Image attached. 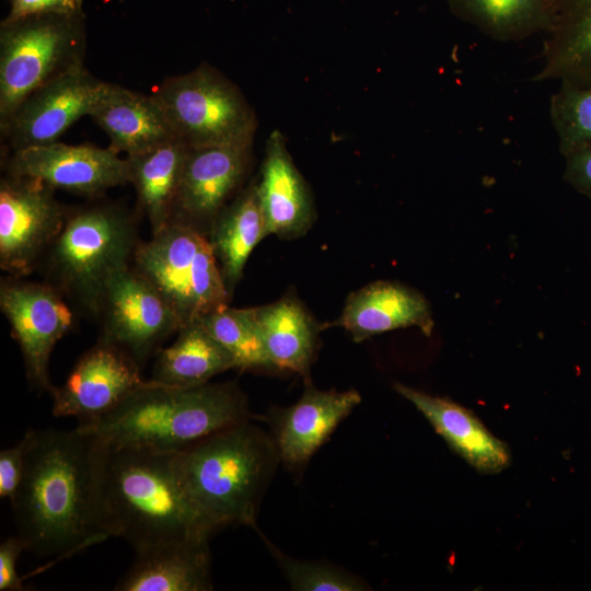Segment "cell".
Wrapping results in <instances>:
<instances>
[{"label":"cell","instance_id":"1","mask_svg":"<svg viewBox=\"0 0 591 591\" xmlns=\"http://www.w3.org/2000/svg\"><path fill=\"white\" fill-rule=\"evenodd\" d=\"M26 433L25 468L11 500L26 551L53 565L112 537L103 499L107 445L79 427Z\"/></svg>","mask_w":591,"mask_h":591},{"label":"cell","instance_id":"2","mask_svg":"<svg viewBox=\"0 0 591 591\" xmlns=\"http://www.w3.org/2000/svg\"><path fill=\"white\" fill-rule=\"evenodd\" d=\"M248 416L246 397L232 382L167 387L150 380L102 418L78 427L108 448L177 453Z\"/></svg>","mask_w":591,"mask_h":591},{"label":"cell","instance_id":"3","mask_svg":"<svg viewBox=\"0 0 591 591\" xmlns=\"http://www.w3.org/2000/svg\"><path fill=\"white\" fill-rule=\"evenodd\" d=\"M175 453L108 448L103 499L113 536L136 554L192 537H209L182 485Z\"/></svg>","mask_w":591,"mask_h":591},{"label":"cell","instance_id":"4","mask_svg":"<svg viewBox=\"0 0 591 591\" xmlns=\"http://www.w3.org/2000/svg\"><path fill=\"white\" fill-rule=\"evenodd\" d=\"M278 457L274 441L248 419L174 454L184 490L210 534L231 524L256 525Z\"/></svg>","mask_w":591,"mask_h":591},{"label":"cell","instance_id":"5","mask_svg":"<svg viewBox=\"0 0 591 591\" xmlns=\"http://www.w3.org/2000/svg\"><path fill=\"white\" fill-rule=\"evenodd\" d=\"M139 243L132 219L117 207L94 205L68 212L44 257L47 283L97 316L108 278L132 265Z\"/></svg>","mask_w":591,"mask_h":591},{"label":"cell","instance_id":"6","mask_svg":"<svg viewBox=\"0 0 591 591\" xmlns=\"http://www.w3.org/2000/svg\"><path fill=\"white\" fill-rule=\"evenodd\" d=\"M132 267L162 296L181 325L229 305L224 285L208 235L171 220L151 240L139 243Z\"/></svg>","mask_w":591,"mask_h":591},{"label":"cell","instance_id":"7","mask_svg":"<svg viewBox=\"0 0 591 591\" xmlns=\"http://www.w3.org/2000/svg\"><path fill=\"white\" fill-rule=\"evenodd\" d=\"M85 16L43 13L0 24V123L36 89L83 65Z\"/></svg>","mask_w":591,"mask_h":591},{"label":"cell","instance_id":"8","mask_svg":"<svg viewBox=\"0 0 591 591\" xmlns=\"http://www.w3.org/2000/svg\"><path fill=\"white\" fill-rule=\"evenodd\" d=\"M189 148L253 142L257 120L241 90L208 63L165 78L152 92Z\"/></svg>","mask_w":591,"mask_h":591},{"label":"cell","instance_id":"9","mask_svg":"<svg viewBox=\"0 0 591 591\" xmlns=\"http://www.w3.org/2000/svg\"><path fill=\"white\" fill-rule=\"evenodd\" d=\"M67 208L42 181L8 174L0 183V267L23 278L39 265L60 233Z\"/></svg>","mask_w":591,"mask_h":591},{"label":"cell","instance_id":"10","mask_svg":"<svg viewBox=\"0 0 591 591\" xmlns=\"http://www.w3.org/2000/svg\"><path fill=\"white\" fill-rule=\"evenodd\" d=\"M97 316L103 321L101 340L123 349L139 366L182 327L171 306L132 265L111 275Z\"/></svg>","mask_w":591,"mask_h":591},{"label":"cell","instance_id":"11","mask_svg":"<svg viewBox=\"0 0 591 591\" xmlns=\"http://www.w3.org/2000/svg\"><path fill=\"white\" fill-rule=\"evenodd\" d=\"M0 308L20 346L27 380L35 389L50 392L51 351L73 325L63 296L47 282L11 277L1 281Z\"/></svg>","mask_w":591,"mask_h":591},{"label":"cell","instance_id":"12","mask_svg":"<svg viewBox=\"0 0 591 591\" xmlns=\"http://www.w3.org/2000/svg\"><path fill=\"white\" fill-rule=\"evenodd\" d=\"M149 384L132 357L100 339L80 357L65 383L53 386V414L92 424Z\"/></svg>","mask_w":591,"mask_h":591},{"label":"cell","instance_id":"13","mask_svg":"<svg viewBox=\"0 0 591 591\" xmlns=\"http://www.w3.org/2000/svg\"><path fill=\"white\" fill-rule=\"evenodd\" d=\"M106 84L84 65L55 78L32 92L0 123L2 138L11 152L58 141L80 117L90 116Z\"/></svg>","mask_w":591,"mask_h":591},{"label":"cell","instance_id":"14","mask_svg":"<svg viewBox=\"0 0 591 591\" xmlns=\"http://www.w3.org/2000/svg\"><path fill=\"white\" fill-rule=\"evenodd\" d=\"M7 173L44 182L54 189L96 197L130 183L126 159L108 148L62 142L34 146L11 152Z\"/></svg>","mask_w":591,"mask_h":591},{"label":"cell","instance_id":"15","mask_svg":"<svg viewBox=\"0 0 591 591\" xmlns=\"http://www.w3.org/2000/svg\"><path fill=\"white\" fill-rule=\"evenodd\" d=\"M252 144L188 147L171 220L190 224L208 235L215 218L246 173Z\"/></svg>","mask_w":591,"mask_h":591},{"label":"cell","instance_id":"16","mask_svg":"<svg viewBox=\"0 0 591 591\" xmlns=\"http://www.w3.org/2000/svg\"><path fill=\"white\" fill-rule=\"evenodd\" d=\"M256 189L267 235L294 239L312 227L315 207L310 187L277 129L267 139Z\"/></svg>","mask_w":591,"mask_h":591},{"label":"cell","instance_id":"17","mask_svg":"<svg viewBox=\"0 0 591 591\" xmlns=\"http://www.w3.org/2000/svg\"><path fill=\"white\" fill-rule=\"evenodd\" d=\"M360 402L356 390L322 391L308 383L301 397L274 418L279 459L292 467L306 463Z\"/></svg>","mask_w":591,"mask_h":591},{"label":"cell","instance_id":"18","mask_svg":"<svg viewBox=\"0 0 591 591\" xmlns=\"http://www.w3.org/2000/svg\"><path fill=\"white\" fill-rule=\"evenodd\" d=\"M334 325L345 328L354 341L405 327H418L430 336L434 322L429 301L418 290L398 281L378 280L347 298Z\"/></svg>","mask_w":591,"mask_h":591},{"label":"cell","instance_id":"19","mask_svg":"<svg viewBox=\"0 0 591 591\" xmlns=\"http://www.w3.org/2000/svg\"><path fill=\"white\" fill-rule=\"evenodd\" d=\"M394 389L476 471L496 474L509 466L511 453L508 445L495 437L473 412L449 398L432 396L402 383H395Z\"/></svg>","mask_w":591,"mask_h":591},{"label":"cell","instance_id":"20","mask_svg":"<svg viewBox=\"0 0 591 591\" xmlns=\"http://www.w3.org/2000/svg\"><path fill=\"white\" fill-rule=\"evenodd\" d=\"M90 116L106 132L109 148L136 154L177 138L153 94L107 82Z\"/></svg>","mask_w":591,"mask_h":591},{"label":"cell","instance_id":"21","mask_svg":"<svg viewBox=\"0 0 591 591\" xmlns=\"http://www.w3.org/2000/svg\"><path fill=\"white\" fill-rule=\"evenodd\" d=\"M209 537H192L142 554L115 584L117 591H208Z\"/></svg>","mask_w":591,"mask_h":591},{"label":"cell","instance_id":"22","mask_svg":"<svg viewBox=\"0 0 591 591\" xmlns=\"http://www.w3.org/2000/svg\"><path fill=\"white\" fill-rule=\"evenodd\" d=\"M545 34L543 65L532 80L591 86V0H555Z\"/></svg>","mask_w":591,"mask_h":591},{"label":"cell","instance_id":"23","mask_svg":"<svg viewBox=\"0 0 591 591\" xmlns=\"http://www.w3.org/2000/svg\"><path fill=\"white\" fill-rule=\"evenodd\" d=\"M251 309L270 367L309 381L317 343V328L309 312L293 298Z\"/></svg>","mask_w":591,"mask_h":591},{"label":"cell","instance_id":"24","mask_svg":"<svg viewBox=\"0 0 591 591\" xmlns=\"http://www.w3.org/2000/svg\"><path fill=\"white\" fill-rule=\"evenodd\" d=\"M188 146L175 138L149 150L127 155L130 183L152 234L171 220Z\"/></svg>","mask_w":591,"mask_h":591},{"label":"cell","instance_id":"25","mask_svg":"<svg viewBox=\"0 0 591 591\" xmlns=\"http://www.w3.org/2000/svg\"><path fill=\"white\" fill-rule=\"evenodd\" d=\"M265 236L267 234L256 184H252L222 208L208 233L231 297L251 253Z\"/></svg>","mask_w":591,"mask_h":591},{"label":"cell","instance_id":"26","mask_svg":"<svg viewBox=\"0 0 591 591\" xmlns=\"http://www.w3.org/2000/svg\"><path fill=\"white\" fill-rule=\"evenodd\" d=\"M175 341L160 349L151 381L167 387H193L215 375L236 369L230 352L199 322L184 325Z\"/></svg>","mask_w":591,"mask_h":591},{"label":"cell","instance_id":"27","mask_svg":"<svg viewBox=\"0 0 591 591\" xmlns=\"http://www.w3.org/2000/svg\"><path fill=\"white\" fill-rule=\"evenodd\" d=\"M451 12L498 42H515L546 33L555 0H447Z\"/></svg>","mask_w":591,"mask_h":591},{"label":"cell","instance_id":"28","mask_svg":"<svg viewBox=\"0 0 591 591\" xmlns=\"http://www.w3.org/2000/svg\"><path fill=\"white\" fill-rule=\"evenodd\" d=\"M197 322L230 352L236 369L271 368L251 308L227 305Z\"/></svg>","mask_w":591,"mask_h":591},{"label":"cell","instance_id":"29","mask_svg":"<svg viewBox=\"0 0 591 591\" xmlns=\"http://www.w3.org/2000/svg\"><path fill=\"white\" fill-rule=\"evenodd\" d=\"M559 83L551 99L549 114L565 157L591 147V86Z\"/></svg>","mask_w":591,"mask_h":591},{"label":"cell","instance_id":"30","mask_svg":"<svg viewBox=\"0 0 591 591\" xmlns=\"http://www.w3.org/2000/svg\"><path fill=\"white\" fill-rule=\"evenodd\" d=\"M270 552L292 590L360 591L367 584L356 576L327 564L291 558L269 544Z\"/></svg>","mask_w":591,"mask_h":591},{"label":"cell","instance_id":"31","mask_svg":"<svg viewBox=\"0 0 591 591\" xmlns=\"http://www.w3.org/2000/svg\"><path fill=\"white\" fill-rule=\"evenodd\" d=\"M28 445L27 433L14 447L0 452V497L14 498L23 477Z\"/></svg>","mask_w":591,"mask_h":591},{"label":"cell","instance_id":"32","mask_svg":"<svg viewBox=\"0 0 591 591\" xmlns=\"http://www.w3.org/2000/svg\"><path fill=\"white\" fill-rule=\"evenodd\" d=\"M43 13H84L83 0H10V11L2 21Z\"/></svg>","mask_w":591,"mask_h":591},{"label":"cell","instance_id":"33","mask_svg":"<svg viewBox=\"0 0 591 591\" xmlns=\"http://www.w3.org/2000/svg\"><path fill=\"white\" fill-rule=\"evenodd\" d=\"M26 551L25 543L16 534L0 544V590L23 591V578L16 571L19 556Z\"/></svg>","mask_w":591,"mask_h":591},{"label":"cell","instance_id":"34","mask_svg":"<svg viewBox=\"0 0 591 591\" xmlns=\"http://www.w3.org/2000/svg\"><path fill=\"white\" fill-rule=\"evenodd\" d=\"M565 159L564 179L591 198V147L570 152Z\"/></svg>","mask_w":591,"mask_h":591}]
</instances>
